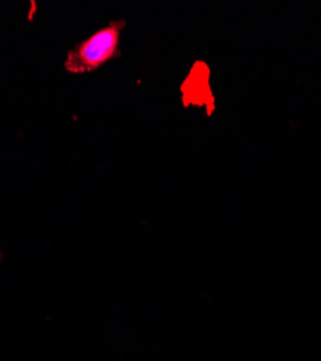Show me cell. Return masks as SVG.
I'll list each match as a JSON object with an SVG mask.
<instances>
[{
    "instance_id": "1",
    "label": "cell",
    "mask_w": 321,
    "mask_h": 361,
    "mask_svg": "<svg viewBox=\"0 0 321 361\" xmlns=\"http://www.w3.org/2000/svg\"><path fill=\"white\" fill-rule=\"evenodd\" d=\"M126 20H113L67 52L64 68L70 74H87L121 55V37Z\"/></svg>"
},
{
    "instance_id": "2",
    "label": "cell",
    "mask_w": 321,
    "mask_h": 361,
    "mask_svg": "<svg viewBox=\"0 0 321 361\" xmlns=\"http://www.w3.org/2000/svg\"><path fill=\"white\" fill-rule=\"evenodd\" d=\"M0 260H2V253H0Z\"/></svg>"
}]
</instances>
